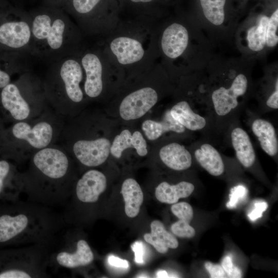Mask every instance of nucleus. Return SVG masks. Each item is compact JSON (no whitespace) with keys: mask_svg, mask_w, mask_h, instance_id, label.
Here are the masks:
<instances>
[{"mask_svg":"<svg viewBox=\"0 0 278 278\" xmlns=\"http://www.w3.org/2000/svg\"><path fill=\"white\" fill-rule=\"evenodd\" d=\"M10 82V76L8 73L0 68V89H2Z\"/></svg>","mask_w":278,"mask_h":278,"instance_id":"38","label":"nucleus"},{"mask_svg":"<svg viewBox=\"0 0 278 278\" xmlns=\"http://www.w3.org/2000/svg\"><path fill=\"white\" fill-rule=\"evenodd\" d=\"M129 148L135 149L137 153L141 157L148 153L147 143L142 134L136 131L132 134L128 129L123 130L115 136L111 145L110 152L114 157L119 159L123 152Z\"/></svg>","mask_w":278,"mask_h":278,"instance_id":"19","label":"nucleus"},{"mask_svg":"<svg viewBox=\"0 0 278 278\" xmlns=\"http://www.w3.org/2000/svg\"><path fill=\"white\" fill-rule=\"evenodd\" d=\"M189 223L186 220L179 219L171 225V230L174 235L179 237L192 238L195 235L196 232Z\"/></svg>","mask_w":278,"mask_h":278,"instance_id":"27","label":"nucleus"},{"mask_svg":"<svg viewBox=\"0 0 278 278\" xmlns=\"http://www.w3.org/2000/svg\"><path fill=\"white\" fill-rule=\"evenodd\" d=\"M1 98L3 106L14 119L23 120L29 115V105L17 84L10 82L4 87Z\"/></svg>","mask_w":278,"mask_h":278,"instance_id":"12","label":"nucleus"},{"mask_svg":"<svg viewBox=\"0 0 278 278\" xmlns=\"http://www.w3.org/2000/svg\"><path fill=\"white\" fill-rule=\"evenodd\" d=\"M110 147L109 140L101 137L94 140L78 141L73 146V151L76 158L83 165L95 167L107 160Z\"/></svg>","mask_w":278,"mask_h":278,"instance_id":"6","label":"nucleus"},{"mask_svg":"<svg viewBox=\"0 0 278 278\" xmlns=\"http://www.w3.org/2000/svg\"><path fill=\"white\" fill-rule=\"evenodd\" d=\"M151 233L144 235V240L151 244L160 253H166L169 248L176 249L179 242L177 239L165 228L163 223L158 220L150 224Z\"/></svg>","mask_w":278,"mask_h":278,"instance_id":"20","label":"nucleus"},{"mask_svg":"<svg viewBox=\"0 0 278 278\" xmlns=\"http://www.w3.org/2000/svg\"><path fill=\"white\" fill-rule=\"evenodd\" d=\"M12 132L16 138L24 140L32 147L39 149L50 144L53 133L51 126L45 121L39 123L32 128L26 123L19 122L13 126Z\"/></svg>","mask_w":278,"mask_h":278,"instance_id":"9","label":"nucleus"},{"mask_svg":"<svg viewBox=\"0 0 278 278\" xmlns=\"http://www.w3.org/2000/svg\"><path fill=\"white\" fill-rule=\"evenodd\" d=\"M158 98L157 92L151 88L137 90L122 100L119 107L120 115L126 120L139 118L155 105Z\"/></svg>","mask_w":278,"mask_h":278,"instance_id":"5","label":"nucleus"},{"mask_svg":"<svg viewBox=\"0 0 278 278\" xmlns=\"http://www.w3.org/2000/svg\"><path fill=\"white\" fill-rule=\"evenodd\" d=\"M228 276L231 278H240L242 277V273L239 268L234 266L232 271Z\"/></svg>","mask_w":278,"mask_h":278,"instance_id":"39","label":"nucleus"},{"mask_svg":"<svg viewBox=\"0 0 278 278\" xmlns=\"http://www.w3.org/2000/svg\"><path fill=\"white\" fill-rule=\"evenodd\" d=\"M157 276L158 277H168V273L165 270H161L157 272Z\"/></svg>","mask_w":278,"mask_h":278,"instance_id":"40","label":"nucleus"},{"mask_svg":"<svg viewBox=\"0 0 278 278\" xmlns=\"http://www.w3.org/2000/svg\"><path fill=\"white\" fill-rule=\"evenodd\" d=\"M142 128L149 140H155L164 133L172 131L182 133L186 129L171 115L169 110L166 111L161 121L147 119L143 122Z\"/></svg>","mask_w":278,"mask_h":278,"instance_id":"22","label":"nucleus"},{"mask_svg":"<svg viewBox=\"0 0 278 278\" xmlns=\"http://www.w3.org/2000/svg\"><path fill=\"white\" fill-rule=\"evenodd\" d=\"M32 162L37 171L44 179L54 183L64 180L69 168L66 154L54 148L40 149L34 155Z\"/></svg>","mask_w":278,"mask_h":278,"instance_id":"4","label":"nucleus"},{"mask_svg":"<svg viewBox=\"0 0 278 278\" xmlns=\"http://www.w3.org/2000/svg\"><path fill=\"white\" fill-rule=\"evenodd\" d=\"M159 156L167 167L174 170H185L192 165L190 152L178 143L172 142L163 146L160 150Z\"/></svg>","mask_w":278,"mask_h":278,"instance_id":"16","label":"nucleus"},{"mask_svg":"<svg viewBox=\"0 0 278 278\" xmlns=\"http://www.w3.org/2000/svg\"><path fill=\"white\" fill-rule=\"evenodd\" d=\"M121 193L125 201V211L130 218L135 217L139 213L144 200L142 188L137 181L128 178L123 183Z\"/></svg>","mask_w":278,"mask_h":278,"instance_id":"23","label":"nucleus"},{"mask_svg":"<svg viewBox=\"0 0 278 278\" xmlns=\"http://www.w3.org/2000/svg\"><path fill=\"white\" fill-rule=\"evenodd\" d=\"M110 48L119 63L122 64L136 62L144 55L142 44L135 39L127 37L114 39L110 43Z\"/></svg>","mask_w":278,"mask_h":278,"instance_id":"17","label":"nucleus"},{"mask_svg":"<svg viewBox=\"0 0 278 278\" xmlns=\"http://www.w3.org/2000/svg\"><path fill=\"white\" fill-rule=\"evenodd\" d=\"M246 193V188L242 186L235 187L230 195V201L227 205V207L230 208L234 207L239 200L242 198Z\"/></svg>","mask_w":278,"mask_h":278,"instance_id":"30","label":"nucleus"},{"mask_svg":"<svg viewBox=\"0 0 278 278\" xmlns=\"http://www.w3.org/2000/svg\"><path fill=\"white\" fill-rule=\"evenodd\" d=\"M169 111L171 116L188 130L203 131L211 128L209 117L193 109L186 101L177 102Z\"/></svg>","mask_w":278,"mask_h":278,"instance_id":"10","label":"nucleus"},{"mask_svg":"<svg viewBox=\"0 0 278 278\" xmlns=\"http://www.w3.org/2000/svg\"><path fill=\"white\" fill-rule=\"evenodd\" d=\"M17 206L14 213L0 215V243L50 245L65 219L47 205L33 201Z\"/></svg>","mask_w":278,"mask_h":278,"instance_id":"1","label":"nucleus"},{"mask_svg":"<svg viewBox=\"0 0 278 278\" xmlns=\"http://www.w3.org/2000/svg\"><path fill=\"white\" fill-rule=\"evenodd\" d=\"M49 78L60 95L74 102H81L83 94L80 86L83 76L82 67L72 56L64 57L51 63Z\"/></svg>","mask_w":278,"mask_h":278,"instance_id":"3","label":"nucleus"},{"mask_svg":"<svg viewBox=\"0 0 278 278\" xmlns=\"http://www.w3.org/2000/svg\"><path fill=\"white\" fill-rule=\"evenodd\" d=\"M221 266L227 275L231 272L234 268V265H233L232 258L230 256H226L223 258Z\"/></svg>","mask_w":278,"mask_h":278,"instance_id":"37","label":"nucleus"},{"mask_svg":"<svg viewBox=\"0 0 278 278\" xmlns=\"http://www.w3.org/2000/svg\"><path fill=\"white\" fill-rule=\"evenodd\" d=\"M194 154L198 164L211 175L218 177L223 173L225 167L222 155L211 143L198 142Z\"/></svg>","mask_w":278,"mask_h":278,"instance_id":"15","label":"nucleus"},{"mask_svg":"<svg viewBox=\"0 0 278 278\" xmlns=\"http://www.w3.org/2000/svg\"><path fill=\"white\" fill-rule=\"evenodd\" d=\"M278 9L273 13L269 20L266 30V44L269 47L275 46L278 42Z\"/></svg>","mask_w":278,"mask_h":278,"instance_id":"26","label":"nucleus"},{"mask_svg":"<svg viewBox=\"0 0 278 278\" xmlns=\"http://www.w3.org/2000/svg\"><path fill=\"white\" fill-rule=\"evenodd\" d=\"M100 0H72L74 10L80 14H86L91 12Z\"/></svg>","mask_w":278,"mask_h":278,"instance_id":"29","label":"nucleus"},{"mask_svg":"<svg viewBox=\"0 0 278 278\" xmlns=\"http://www.w3.org/2000/svg\"><path fill=\"white\" fill-rule=\"evenodd\" d=\"M10 170V166L8 162L5 160L0 161V194L2 193L5 180L6 179Z\"/></svg>","mask_w":278,"mask_h":278,"instance_id":"34","label":"nucleus"},{"mask_svg":"<svg viewBox=\"0 0 278 278\" xmlns=\"http://www.w3.org/2000/svg\"><path fill=\"white\" fill-rule=\"evenodd\" d=\"M269 18L263 15L256 26L251 27L247 32L248 46L253 51L262 50L266 44V30Z\"/></svg>","mask_w":278,"mask_h":278,"instance_id":"24","label":"nucleus"},{"mask_svg":"<svg viewBox=\"0 0 278 278\" xmlns=\"http://www.w3.org/2000/svg\"><path fill=\"white\" fill-rule=\"evenodd\" d=\"M131 249L134 253V260L137 264L144 263V248L143 244L141 241H136L131 246Z\"/></svg>","mask_w":278,"mask_h":278,"instance_id":"33","label":"nucleus"},{"mask_svg":"<svg viewBox=\"0 0 278 278\" xmlns=\"http://www.w3.org/2000/svg\"><path fill=\"white\" fill-rule=\"evenodd\" d=\"M188 42V33L183 25L173 23L164 31L161 40L163 53L168 57L175 59L181 56Z\"/></svg>","mask_w":278,"mask_h":278,"instance_id":"13","label":"nucleus"},{"mask_svg":"<svg viewBox=\"0 0 278 278\" xmlns=\"http://www.w3.org/2000/svg\"><path fill=\"white\" fill-rule=\"evenodd\" d=\"M76 247L74 251L62 247L57 251L51 252L50 263L52 262L63 268L73 269L87 266L93 261L94 254L86 241L79 239Z\"/></svg>","mask_w":278,"mask_h":278,"instance_id":"7","label":"nucleus"},{"mask_svg":"<svg viewBox=\"0 0 278 278\" xmlns=\"http://www.w3.org/2000/svg\"><path fill=\"white\" fill-rule=\"evenodd\" d=\"M30 15L31 55L52 63L72 56L73 28L63 12L46 8Z\"/></svg>","mask_w":278,"mask_h":278,"instance_id":"2","label":"nucleus"},{"mask_svg":"<svg viewBox=\"0 0 278 278\" xmlns=\"http://www.w3.org/2000/svg\"><path fill=\"white\" fill-rule=\"evenodd\" d=\"M194 189V184L189 182L183 181L171 185L164 181L156 187L155 196L157 200L162 203L174 204L180 198L189 197Z\"/></svg>","mask_w":278,"mask_h":278,"instance_id":"21","label":"nucleus"},{"mask_svg":"<svg viewBox=\"0 0 278 278\" xmlns=\"http://www.w3.org/2000/svg\"><path fill=\"white\" fill-rule=\"evenodd\" d=\"M268 208V204L265 202H257L255 203L253 211L248 214L251 220L255 221L263 216V213Z\"/></svg>","mask_w":278,"mask_h":278,"instance_id":"32","label":"nucleus"},{"mask_svg":"<svg viewBox=\"0 0 278 278\" xmlns=\"http://www.w3.org/2000/svg\"><path fill=\"white\" fill-rule=\"evenodd\" d=\"M230 140L237 159L245 168L251 167L256 155L251 138L246 131L240 126L232 125Z\"/></svg>","mask_w":278,"mask_h":278,"instance_id":"14","label":"nucleus"},{"mask_svg":"<svg viewBox=\"0 0 278 278\" xmlns=\"http://www.w3.org/2000/svg\"><path fill=\"white\" fill-rule=\"evenodd\" d=\"M266 106L271 110L278 109V80H276L275 91L270 95L266 102Z\"/></svg>","mask_w":278,"mask_h":278,"instance_id":"35","label":"nucleus"},{"mask_svg":"<svg viewBox=\"0 0 278 278\" xmlns=\"http://www.w3.org/2000/svg\"><path fill=\"white\" fill-rule=\"evenodd\" d=\"M225 1L200 0L205 18L215 25H220L224 21Z\"/></svg>","mask_w":278,"mask_h":278,"instance_id":"25","label":"nucleus"},{"mask_svg":"<svg viewBox=\"0 0 278 278\" xmlns=\"http://www.w3.org/2000/svg\"><path fill=\"white\" fill-rule=\"evenodd\" d=\"M132 2L138 3V2H149L152 0H131Z\"/></svg>","mask_w":278,"mask_h":278,"instance_id":"41","label":"nucleus"},{"mask_svg":"<svg viewBox=\"0 0 278 278\" xmlns=\"http://www.w3.org/2000/svg\"><path fill=\"white\" fill-rule=\"evenodd\" d=\"M205 268L210 274L212 278L224 277L225 272L221 266L214 264L210 262L205 263Z\"/></svg>","mask_w":278,"mask_h":278,"instance_id":"31","label":"nucleus"},{"mask_svg":"<svg viewBox=\"0 0 278 278\" xmlns=\"http://www.w3.org/2000/svg\"><path fill=\"white\" fill-rule=\"evenodd\" d=\"M251 128L262 150L271 157L277 155L278 140L273 124L266 119L257 118L252 121Z\"/></svg>","mask_w":278,"mask_h":278,"instance_id":"18","label":"nucleus"},{"mask_svg":"<svg viewBox=\"0 0 278 278\" xmlns=\"http://www.w3.org/2000/svg\"><path fill=\"white\" fill-rule=\"evenodd\" d=\"M81 64L85 73V94L91 98L98 97L103 88L102 66L100 59L97 55L88 53L82 57Z\"/></svg>","mask_w":278,"mask_h":278,"instance_id":"11","label":"nucleus"},{"mask_svg":"<svg viewBox=\"0 0 278 278\" xmlns=\"http://www.w3.org/2000/svg\"><path fill=\"white\" fill-rule=\"evenodd\" d=\"M171 211L178 218L190 222L194 216L192 206L186 202H177L171 206Z\"/></svg>","mask_w":278,"mask_h":278,"instance_id":"28","label":"nucleus"},{"mask_svg":"<svg viewBox=\"0 0 278 278\" xmlns=\"http://www.w3.org/2000/svg\"><path fill=\"white\" fill-rule=\"evenodd\" d=\"M106 187L107 179L105 175L97 170H90L83 174L76 184V197L82 203H95Z\"/></svg>","mask_w":278,"mask_h":278,"instance_id":"8","label":"nucleus"},{"mask_svg":"<svg viewBox=\"0 0 278 278\" xmlns=\"http://www.w3.org/2000/svg\"><path fill=\"white\" fill-rule=\"evenodd\" d=\"M108 262L110 265L114 267L124 268H127L129 267V263L127 260L121 259L113 255L109 257Z\"/></svg>","mask_w":278,"mask_h":278,"instance_id":"36","label":"nucleus"}]
</instances>
